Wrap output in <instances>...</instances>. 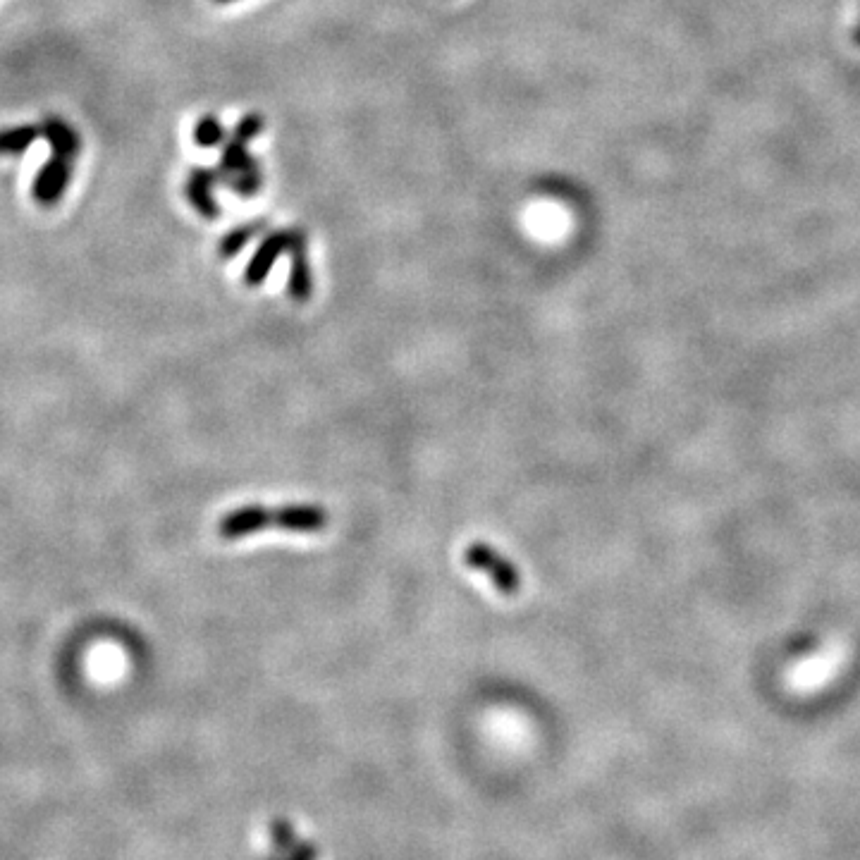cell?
I'll return each mask as SVG.
<instances>
[{
	"label": "cell",
	"mask_w": 860,
	"mask_h": 860,
	"mask_svg": "<svg viewBox=\"0 0 860 860\" xmlns=\"http://www.w3.org/2000/svg\"><path fill=\"white\" fill-rule=\"evenodd\" d=\"M328 526L330 512L318 505H247L232 509L218 521V536L223 540H242L266 528H280L290 533H321Z\"/></svg>",
	"instance_id": "obj_1"
},
{
	"label": "cell",
	"mask_w": 860,
	"mask_h": 860,
	"mask_svg": "<svg viewBox=\"0 0 860 860\" xmlns=\"http://www.w3.org/2000/svg\"><path fill=\"white\" fill-rule=\"evenodd\" d=\"M464 564L469 569L481 571V574L488 576V581L497 588V593L505 595V598H516V595L521 593L524 581H521L519 567H516L514 562H509L502 552H497L493 545L478 543V540L471 543L469 548L464 550Z\"/></svg>",
	"instance_id": "obj_2"
},
{
	"label": "cell",
	"mask_w": 860,
	"mask_h": 860,
	"mask_svg": "<svg viewBox=\"0 0 860 860\" xmlns=\"http://www.w3.org/2000/svg\"><path fill=\"white\" fill-rule=\"evenodd\" d=\"M287 254L292 256L290 280H287V297L294 304H306L313 294V275L309 263V237L301 227H292V247Z\"/></svg>",
	"instance_id": "obj_3"
},
{
	"label": "cell",
	"mask_w": 860,
	"mask_h": 860,
	"mask_svg": "<svg viewBox=\"0 0 860 860\" xmlns=\"http://www.w3.org/2000/svg\"><path fill=\"white\" fill-rule=\"evenodd\" d=\"M292 247V230H275L263 239L261 247L256 249V254L251 256L247 270H244V285L247 287H261L266 278L273 270L275 261L282 254H287Z\"/></svg>",
	"instance_id": "obj_4"
},
{
	"label": "cell",
	"mask_w": 860,
	"mask_h": 860,
	"mask_svg": "<svg viewBox=\"0 0 860 860\" xmlns=\"http://www.w3.org/2000/svg\"><path fill=\"white\" fill-rule=\"evenodd\" d=\"M215 184H223V177H220V170L213 168H194L189 172L187 184H184L187 201L194 206V211L206 220L220 218V204L213 196Z\"/></svg>",
	"instance_id": "obj_5"
},
{
	"label": "cell",
	"mask_w": 860,
	"mask_h": 860,
	"mask_svg": "<svg viewBox=\"0 0 860 860\" xmlns=\"http://www.w3.org/2000/svg\"><path fill=\"white\" fill-rule=\"evenodd\" d=\"M72 177V163L63 161V158H51L36 175L32 184V196L34 201H39L41 206H53L63 199L67 184Z\"/></svg>",
	"instance_id": "obj_6"
},
{
	"label": "cell",
	"mask_w": 860,
	"mask_h": 860,
	"mask_svg": "<svg viewBox=\"0 0 860 860\" xmlns=\"http://www.w3.org/2000/svg\"><path fill=\"white\" fill-rule=\"evenodd\" d=\"M41 139L51 144L55 158H63L67 163H75L82 151V139L63 118H46L41 122Z\"/></svg>",
	"instance_id": "obj_7"
},
{
	"label": "cell",
	"mask_w": 860,
	"mask_h": 860,
	"mask_svg": "<svg viewBox=\"0 0 860 860\" xmlns=\"http://www.w3.org/2000/svg\"><path fill=\"white\" fill-rule=\"evenodd\" d=\"M254 168H261V165H258L256 158L251 156L244 141H239L235 137H232L230 141H225L223 156H220V165H218L220 177H223V184L230 180V177L239 175V172H247V170H254Z\"/></svg>",
	"instance_id": "obj_8"
},
{
	"label": "cell",
	"mask_w": 860,
	"mask_h": 860,
	"mask_svg": "<svg viewBox=\"0 0 860 860\" xmlns=\"http://www.w3.org/2000/svg\"><path fill=\"white\" fill-rule=\"evenodd\" d=\"M36 139H41L39 125L3 129V132H0V156H22Z\"/></svg>",
	"instance_id": "obj_9"
},
{
	"label": "cell",
	"mask_w": 860,
	"mask_h": 860,
	"mask_svg": "<svg viewBox=\"0 0 860 860\" xmlns=\"http://www.w3.org/2000/svg\"><path fill=\"white\" fill-rule=\"evenodd\" d=\"M261 230H263V220H254V223H244L235 227V230L227 232V235L220 239V247H218L220 258H225L227 261V258H235L242 254V249L247 247L251 239H254Z\"/></svg>",
	"instance_id": "obj_10"
},
{
	"label": "cell",
	"mask_w": 860,
	"mask_h": 860,
	"mask_svg": "<svg viewBox=\"0 0 860 860\" xmlns=\"http://www.w3.org/2000/svg\"><path fill=\"white\" fill-rule=\"evenodd\" d=\"M194 141L201 149H213L225 141V127L215 115H204L194 127Z\"/></svg>",
	"instance_id": "obj_11"
},
{
	"label": "cell",
	"mask_w": 860,
	"mask_h": 860,
	"mask_svg": "<svg viewBox=\"0 0 860 860\" xmlns=\"http://www.w3.org/2000/svg\"><path fill=\"white\" fill-rule=\"evenodd\" d=\"M227 187L232 189V192H235L237 196H242V199H254V196L261 192V187H263V175H261V168H254V170H247V172H239V175H235V177H230V180L225 182Z\"/></svg>",
	"instance_id": "obj_12"
},
{
	"label": "cell",
	"mask_w": 860,
	"mask_h": 860,
	"mask_svg": "<svg viewBox=\"0 0 860 860\" xmlns=\"http://www.w3.org/2000/svg\"><path fill=\"white\" fill-rule=\"evenodd\" d=\"M261 129H263V118L258 113H249V115H244L242 120L237 122V127H235V132H232V137L235 139H239V141H244V144H249V141H254L258 134H261Z\"/></svg>",
	"instance_id": "obj_13"
},
{
	"label": "cell",
	"mask_w": 860,
	"mask_h": 860,
	"mask_svg": "<svg viewBox=\"0 0 860 860\" xmlns=\"http://www.w3.org/2000/svg\"><path fill=\"white\" fill-rule=\"evenodd\" d=\"M853 43H858V46H860V24H858L856 29H853Z\"/></svg>",
	"instance_id": "obj_14"
},
{
	"label": "cell",
	"mask_w": 860,
	"mask_h": 860,
	"mask_svg": "<svg viewBox=\"0 0 860 860\" xmlns=\"http://www.w3.org/2000/svg\"><path fill=\"white\" fill-rule=\"evenodd\" d=\"M215 3H218V5H225V3H235V0H215Z\"/></svg>",
	"instance_id": "obj_15"
}]
</instances>
